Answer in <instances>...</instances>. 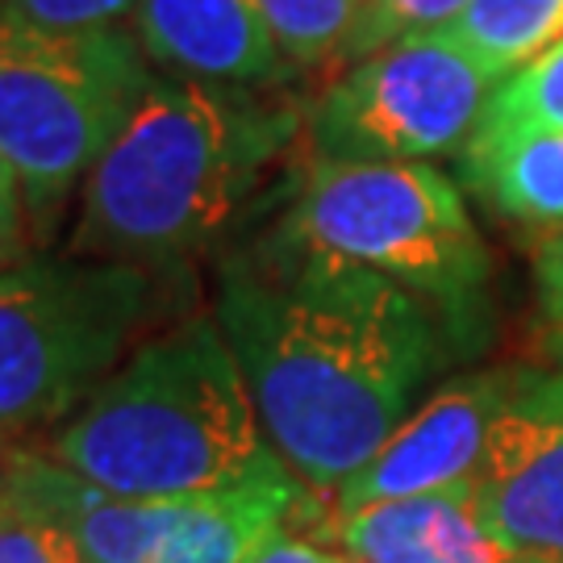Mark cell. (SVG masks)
<instances>
[{
    "label": "cell",
    "mask_w": 563,
    "mask_h": 563,
    "mask_svg": "<svg viewBox=\"0 0 563 563\" xmlns=\"http://www.w3.org/2000/svg\"><path fill=\"white\" fill-rule=\"evenodd\" d=\"M288 67H322L346 59L351 34L367 0H260Z\"/></svg>",
    "instance_id": "obj_16"
},
{
    "label": "cell",
    "mask_w": 563,
    "mask_h": 563,
    "mask_svg": "<svg viewBox=\"0 0 563 563\" xmlns=\"http://www.w3.org/2000/svg\"><path fill=\"white\" fill-rule=\"evenodd\" d=\"M130 34L176 80L267 92L292 76L260 0H139Z\"/></svg>",
    "instance_id": "obj_10"
},
{
    "label": "cell",
    "mask_w": 563,
    "mask_h": 563,
    "mask_svg": "<svg viewBox=\"0 0 563 563\" xmlns=\"http://www.w3.org/2000/svg\"><path fill=\"white\" fill-rule=\"evenodd\" d=\"M534 288L547 325L563 330V230H555L534 255Z\"/></svg>",
    "instance_id": "obj_21"
},
{
    "label": "cell",
    "mask_w": 563,
    "mask_h": 563,
    "mask_svg": "<svg viewBox=\"0 0 563 563\" xmlns=\"http://www.w3.org/2000/svg\"><path fill=\"white\" fill-rule=\"evenodd\" d=\"M509 380H514V367H476V372L446 376L393 430V439L330 497L334 501L330 509L422 497V493L476 481L493 422L509 397Z\"/></svg>",
    "instance_id": "obj_9"
},
{
    "label": "cell",
    "mask_w": 563,
    "mask_h": 563,
    "mask_svg": "<svg viewBox=\"0 0 563 563\" xmlns=\"http://www.w3.org/2000/svg\"><path fill=\"white\" fill-rule=\"evenodd\" d=\"M551 355H555V367H563V330H551Z\"/></svg>",
    "instance_id": "obj_24"
},
{
    "label": "cell",
    "mask_w": 563,
    "mask_h": 563,
    "mask_svg": "<svg viewBox=\"0 0 563 563\" xmlns=\"http://www.w3.org/2000/svg\"><path fill=\"white\" fill-rule=\"evenodd\" d=\"M488 130H563V38L497 84L484 109Z\"/></svg>",
    "instance_id": "obj_17"
},
{
    "label": "cell",
    "mask_w": 563,
    "mask_h": 563,
    "mask_svg": "<svg viewBox=\"0 0 563 563\" xmlns=\"http://www.w3.org/2000/svg\"><path fill=\"white\" fill-rule=\"evenodd\" d=\"M46 451L130 501H184L284 463L213 313L142 339Z\"/></svg>",
    "instance_id": "obj_3"
},
{
    "label": "cell",
    "mask_w": 563,
    "mask_h": 563,
    "mask_svg": "<svg viewBox=\"0 0 563 563\" xmlns=\"http://www.w3.org/2000/svg\"><path fill=\"white\" fill-rule=\"evenodd\" d=\"M4 455H9V443L0 439V472H4Z\"/></svg>",
    "instance_id": "obj_25"
},
{
    "label": "cell",
    "mask_w": 563,
    "mask_h": 563,
    "mask_svg": "<svg viewBox=\"0 0 563 563\" xmlns=\"http://www.w3.org/2000/svg\"><path fill=\"white\" fill-rule=\"evenodd\" d=\"M0 484L55 518L92 563H151L176 514V501H130L104 493L63 467L46 446L9 443Z\"/></svg>",
    "instance_id": "obj_13"
},
{
    "label": "cell",
    "mask_w": 563,
    "mask_h": 563,
    "mask_svg": "<svg viewBox=\"0 0 563 563\" xmlns=\"http://www.w3.org/2000/svg\"><path fill=\"white\" fill-rule=\"evenodd\" d=\"M280 225L305 246L422 297L463 360L488 342L493 255L443 167L309 159Z\"/></svg>",
    "instance_id": "obj_4"
},
{
    "label": "cell",
    "mask_w": 563,
    "mask_h": 563,
    "mask_svg": "<svg viewBox=\"0 0 563 563\" xmlns=\"http://www.w3.org/2000/svg\"><path fill=\"white\" fill-rule=\"evenodd\" d=\"M476 488L514 560L563 563V367H514Z\"/></svg>",
    "instance_id": "obj_8"
},
{
    "label": "cell",
    "mask_w": 563,
    "mask_h": 563,
    "mask_svg": "<svg viewBox=\"0 0 563 563\" xmlns=\"http://www.w3.org/2000/svg\"><path fill=\"white\" fill-rule=\"evenodd\" d=\"M213 318L267 443L318 497H334L463 360L422 297L280 222L222 263Z\"/></svg>",
    "instance_id": "obj_1"
},
{
    "label": "cell",
    "mask_w": 563,
    "mask_h": 563,
    "mask_svg": "<svg viewBox=\"0 0 563 563\" xmlns=\"http://www.w3.org/2000/svg\"><path fill=\"white\" fill-rule=\"evenodd\" d=\"M322 534L351 563H514V551L484 514L476 481L422 497L330 509Z\"/></svg>",
    "instance_id": "obj_11"
},
{
    "label": "cell",
    "mask_w": 563,
    "mask_h": 563,
    "mask_svg": "<svg viewBox=\"0 0 563 563\" xmlns=\"http://www.w3.org/2000/svg\"><path fill=\"white\" fill-rule=\"evenodd\" d=\"M25 218H30V205H25L21 180L13 176V167L4 163V155H0V263L18 251Z\"/></svg>",
    "instance_id": "obj_23"
},
{
    "label": "cell",
    "mask_w": 563,
    "mask_h": 563,
    "mask_svg": "<svg viewBox=\"0 0 563 563\" xmlns=\"http://www.w3.org/2000/svg\"><path fill=\"white\" fill-rule=\"evenodd\" d=\"M467 4L472 0H367L360 25L351 34V46H346V63H360L405 38L451 30L467 13Z\"/></svg>",
    "instance_id": "obj_18"
},
{
    "label": "cell",
    "mask_w": 563,
    "mask_h": 563,
    "mask_svg": "<svg viewBox=\"0 0 563 563\" xmlns=\"http://www.w3.org/2000/svg\"><path fill=\"white\" fill-rule=\"evenodd\" d=\"M467 184L501 218L563 230V130H488L463 151Z\"/></svg>",
    "instance_id": "obj_14"
},
{
    "label": "cell",
    "mask_w": 563,
    "mask_h": 563,
    "mask_svg": "<svg viewBox=\"0 0 563 563\" xmlns=\"http://www.w3.org/2000/svg\"><path fill=\"white\" fill-rule=\"evenodd\" d=\"M151 76L130 30H55L0 4V155L30 218L84 188Z\"/></svg>",
    "instance_id": "obj_5"
},
{
    "label": "cell",
    "mask_w": 563,
    "mask_h": 563,
    "mask_svg": "<svg viewBox=\"0 0 563 563\" xmlns=\"http://www.w3.org/2000/svg\"><path fill=\"white\" fill-rule=\"evenodd\" d=\"M301 139L309 113L280 97L155 71L84 180L67 255L180 267L255 209Z\"/></svg>",
    "instance_id": "obj_2"
},
{
    "label": "cell",
    "mask_w": 563,
    "mask_h": 563,
    "mask_svg": "<svg viewBox=\"0 0 563 563\" xmlns=\"http://www.w3.org/2000/svg\"><path fill=\"white\" fill-rule=\"evenodd\" d=\"M514 563H534V560H514Z\"/></svg>",
    "instance_id": "obj_26"
},
{
    "label": "cell",
    "mask_w": 563,
    "mask_h": 563,
    "mask_svg": "<svg viewBox=\"0 0 563 563\" xmlns=\"http://www.w3.org/2000/svg\"><path fill=\"white\" fill-rule=\"evenodd\" d=\"M497 76L446 30L351 63L309 109L313 159L434 163L463 155Z\"/></svg>",
    "instance_id": "obj_7"
},
{
    "label": "cell",
    "mask_w": 563,
    "mask_h": 563,
    "mask_svg": "<svg viewBox=\"0 0 563 563\" xmlns=\"http://www.w3.org/2000/svg\"><path fill=\"white\" fill-rule=\"evenodd\" d=\"M251 563H351L342 551H334V547L325 543H313L305 530H297V526H288V530H280L272 543L260 547V555Z\"/></svg>",
    "instance_id": "obj_22"
},
{
    "label": "cell",
    "mask_w": 563,
    "mask_h": 563,
    "mask_svg": "<svg viewBox=\"0 0 563 563\" xmlns=\"http://www.w3.org/2000/svg\"><path fill=\"white\" fill-rule=\"evenodd\" d=\"M446 34L497 80H509L563 38V0H472Z\"/></svg>",
    "instance_id": "obj_15"
},
{
    "label": "cell",
    "mask_w": 563,
    "mask_h": 563,
    "mask_svg": "<svg viewBox=\"0 0 563 563\" xmlns=\"http://www.w3.org/2000/svg\"><path fill=\"white\" fill-rule=\"evenodd\" d=\"M0 563H92V555L38 505L0 484Z\"/></svg>",
    "instance_id": "obj_19"
},
{
    "label": "cell",
    "mask_w": 563,
    "mask_h": 563,
    "mask_svg": "<svg viewBox=\"0 0 563 563\" xmlns=\"http://www.w3.org/2000/svg\"><path fill=\"white\" fill-rule=\"evenodd\" d=\"M0 4L55 30H121L139 9V0H0Z\"/></svg>",
    "instance_id": "obj_20"
},
{
    "label": "cell",
    "mask_w": 563,
    "mask_h": 563,
    "mask_svg": "<svg viewBox=\"0 0 563 563\" xmlns=\"http://www.w3.org/2000/svg\"><path fill=\"white\" fill-rule=\"evenodd\" d=\"M155 313V272L63 255L0 267V439L63 426Z\"/></svg>",
    "instance_id": "obj_6"
},
{
    "label": "cell",
    "mask_w": 563,
    "mask_h": 563,
    "mask_svg": "<svg viewBox=\"0 0 563 563\" xmlns=\"http://www.w3.org/2000/svg\"><path fill=\"white\" fill-rule=\"evenodd\" d=\"M322 497L288 467L176 501L151 563H251L288 526H322Z\"/></svg>",
    "instance_id": "obj_12"
}]
</instances>
